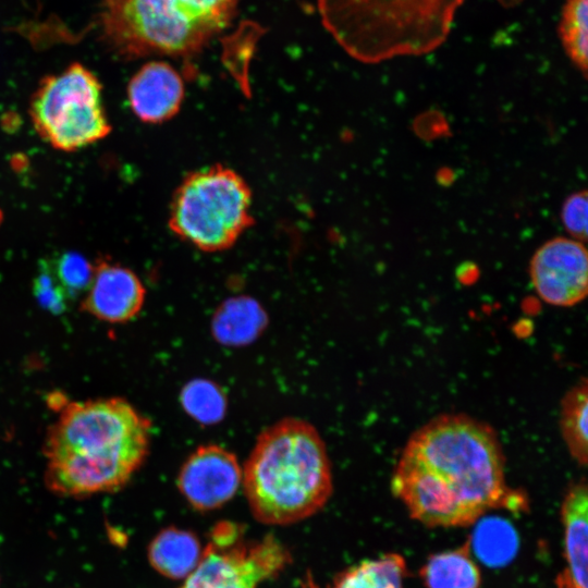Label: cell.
Segmentation results:
<instances>
[{"label":"cell","mask_w":588,"mask_h":588,"mask_svg":"<svg viewBox=\"0 0 588 588\" xmlns=\"http://www.w3.org/2000/svg\"><path fill=\"white\" fill-rule=\"evenodd\" d=\"M411 516L428 526H465L489 509L525 510L506 486L495 431L463 414L432 418L407 440L391 480Z\"/></svg>","instance_id":"1"},{"label":"cell","mask_w":588,"mask_h":588,"mask_svg":"<svg viewBox=\"0 0 588 588\" xmlns=\"http://www.w3.org/2000/svg\"><path fill=\"white\" fill-rule=\"evenodd\" d=\"M33 291L39 305L54 315L63 313L71 302L53 272L51 259L40 260Z\"/></svg>","instance_id":"23"},{"label":"cell","mask_w":588,"mask_h":588,"mask_svg":"<svg viewBox=\"0 0 588 588\" xmlns=\"http://www.w3.org/2000/svg\"><path fill=\"white\" fill-rule=\"evenodd\" d=\"M151 421L120 397L70 402L49 428L46 483L84 497L124 486L146 460Z\"/></svg>","instance_id":"2"},{"label":"cell","mask_w":588,"mask_h":588,"mask_svg":"<svg viewBox=\"0 0 588 588\" xmlns=\"http://www.w3.org/2000/svg\"><path fill=\"white\" fill-rule=\"evenodd\" d=\"M30 118L40 137L62 151L84 148L110 132L101 84L78 63L40 83L30 101Z\"/></svg>","instance_id":"7"},{"label":"cell","mask_w":588,"mask_h":588,"mask_svg":"<svg viewBox=\"0 0 588 588\" xmlns=\"http://www.w3.org/2000/svg\"><path fill=\"white\" fill-rule=\"evenodd\" d=\"M266 315L257 302L247 297L232 298L217 311L213 335L224 344H243L252 341L262 330Z\"/></svg>","instance_id":"16"},{"label":"cell","mask_w":588,"mask_h":588,"mask_svg":"<svg viewBox=\"0 0 588 588\" xmlns=\"http://www.w3.org/2000/svg\"><path fill=\"white\" fill-rule=\"evenodd\" d=\"M537 295L547 304L572 307L588 292V254L583 242L558 236L544 242L529 262Z\"/></svg>","instance_id":"9"},{"label":"cell","mask_w":588,"mask_h":588,"mask_svg":"<svg viewBox=\"0 0 588 588\" xmlns=\"http://www.w3.org/2000/svg\"><path fill=\"white\" fill-rule=\"evenodd\" d=\"M562 47L573 65L587 75L588 0H565L559 23Z\"/></svg>","instance_id":"20"},{"label":"cell","mask_w":588,"mask_h":588,"mask_svg":"<svg viewBox=\"0 0 588 588\" xmlns=\"http://www.w3.org/2000/svg\"><path fill=\"white\" fill-rule=\"evenodd\" d=\"M240 536V528L230 523L217 526L181 588H257L291 561L283 544L271 536L250 543Z\"/></svg>","instance_id":"8"},{"label":"cell","mask_w":588,"mask_h":588,"mask_svg":"<svg viewBox=\"0 0 588 588\" xmlns=\"http://www.w3.org/2000/svg\"><path fill=\"white\" fill-rule=\"evenodd\" d=\"M180 400L185 412L203 424L220 421L226 408L225 395L220 387L206 379L188 382Z\"/></svg>","instance_id":"21"},{"label":"cell","mask_w":588,"mask_h":588,"mask_svg":"<svg viewBox=\"0 0 588 588\" xmlns=\"http://www.w3.org/2000/svg\"><path fill=\"white\" fill-rule=\"evenodd\" d=\"M127 99L139 120L162 123L179 112L184 99V83L170 64L151 61L131 78Z\"/></svg>","instance_id":"12"},{"label":"cell","mask_w":588,"mask_h":588,"mask_svg":"<svg viewBox=\"0 0 588 588\" xmlns=\"http://www.w3.org/2000/svg\"><path fill=\"white\" fill-rule=\"evenodd\" d=\"M252 192L235 171L216 164L191 172L170 205L173 233L196 248L215 253L231 247L253 224Z\"/></svg>","instance_id":"6"},{"label":"cell","mask_w":588,"mask_h":588,"mask_svg":"<svg viewBox=\"0 0 588 588\" xmlns=\"http://www.w3.org/2000/svg\"><path fill=\"white\" fill-rule=\"evenodd\" d=\"M256 519L285 525L318 512L333 483L323 439L310 422L286 417L262 430L242 467Z\"/></svg>","instance_id":"3"},{"label":"cell","mask_w":588,"mask_h":588,"mask_svg":"<svg viewBox=\"0 0 588 588\" xmlns=\"http://www.w3.org/2000/svg\"><path fill=\"white\" fill-rule=\"evenodd\" d=\"M242 467L235 454L216 443L203 444L183 463L177 487L188 503L210 511L230 501L242 483Z\"/></svg>","instance_id":"10"},{"label":"cell","mask_w":588,"mask_h":588,"mask_svg":"<svg viewBox=\"0 0 588 588\" xmlns=\"http://www.w3.org/2000/svg\"><path fill=\"white\" fill-rule=\"evenodd\" d=\"M499 4L506 9H512L519 5L524 0H497Z\"/></svg>","instance_id":"25"},{"label":"cell","mask_w":588,"mask_h":588,"mask_svg":"<svg viewBox=\"0 0 588 588\" xmlns=\"http://www.w3.org/2000/svg\"><path fill=\"white\" fill-rule=\"evenodd\" d=\"M406 574L404 558L388 553L344 571L330 588H404Z\"/></svg>","instance_id":"18"},{"label":"cell","mask_w":588,"mask_h":588,"mask_svg":"<svg viewBox=\"0 0 588 588\" xmlns=\"http://www.w3.org/2000/svg\"><path fill=\"white\" fill-rule=\"evenodd\" d=\"M563 558L558 588H588V491L584 481L574 483L562 503Z\"/></svg>","instance_id":"13"},{"label":"cell","mask_w":588,"mask_h":588,"mask_svg":"<svg viewBox=\"0 0 588 588\" xmlns=\"http://www.w3.org/2000/svg\"><path fill=\"white\" fill-rule=\"evenodd\" d=\"M476 555L489 566L509 563L516 554L518 537L512 525L499 517H488L478 523L473 535Z\"/></svg>","instance_id":"19"},{"label":"cell","mask_w":588,"mask_h":588,"mask_svg":"<svg viewBox=\"0 0 588 588\" xmlns=\"http://www.w3.org/2000/svg\"><path fill=\"white\" fill-rule=\"evenodd\" d=\"M145 294L142 281L131 269L99 259L94 265L82 309L102 321L127 322L142 310Z\"/></svg>","instance_id":"11"},{"label":"cell","mask_w":588,"mask_h":588,"mask_svg":"<svg viewBox=\"0 0 588 588\" xmlns=\"http://www.w3.org/2000/svg\"><path fill=\"white\" fill-rule=\"evenodd\" d=\"M237 0H106L102 38L119 56L189 57L231 21Z\"/></svg>","instance_id":"5"},{"label":"cell","mask_w":588,"mask_h":588,"mask_svg":"<svg viewBox=\"0 0 588 588\" xmlns=\"http://www.w3.org/2000/svg\"><path fill=\"white\" fill-rule=\"evenodd\" d=\"M465 0H317L321 22L354 59L421 56L448 38Z\"/></svg>","instance_id":"4"},{"label":"cell","mask_w":588,"mask_h":588,"mask_svg":"<svg viewBox=\"0 0 588 588\" xmlns=\"http://www.w3.org/2000/svg\"><path fill=\"white\" fill-rule=\"evenodd\" d=\"M561 221L569 236L579 242L588 237V195L578 191L567 196L561 208Z\"/></svg>","instance_id":"24"},{"label":"cell","mask_w":588,"mask_h":588,"mask_svg":"<svg viewBox=\"0 0 588 588\" xmlns=\"http://www.w3.org/2000/svg\"><path fill=\"white\" fill-rule=\"evenodd\" d=\"M588 384L580 378L561 402L560 427L571 457L580 466L588 458Z\"/></svg>","instance_id":"17"},{"label":"cell","mask_w":588,"mask_h":588,"mask_svg":"<svg viewBox=\"0 0 588 588\" xmlns=\"http://www.w3.org/2000/svg\"><path fill=\"white\" fill-rule=\"evenodd\" d=\"M53 272L71 301L84 294L94 274V265L76 252H65L51 260Z\"/></svg>","instance_id":"22"},{"label":"cell","mask_w":588,"mask_h":588,"mask_svg":"<svg viewBox=\"0 0 588 588\" xmlns=\"http://www.w3.org/2000/svg\"><path fill=\"white\" fill-rule=\"evenodd\" d=\"M427 588H479L481 576L470 556V541L431 555L420 568Z\"/></svg>","instance_id":"15"},{"label":"cell","mask_w":588,"mask_h":588,"mask_svg":"<svg viewBox=\"0 0 588 588\" xmlns=\"http://www.w3.org/2000/svg\"><path fill=\"white\" fill-rule=\"evenodd\" d=\"M201 553L194 534L174 527L161 530L148 549L152 567L171 579L186 578L197 566Z\"/></svg>","instance_id":"14"}]
</instances>
